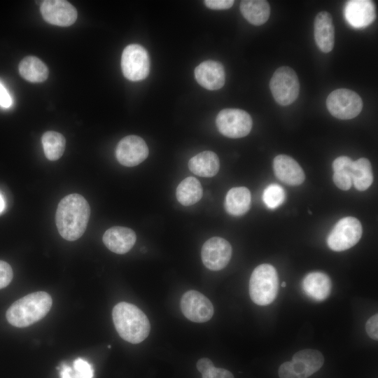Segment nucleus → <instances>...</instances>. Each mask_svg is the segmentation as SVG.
I'll list each match as a JSON object with an SVG mask.
<instances>
[{
    "label": "nucleus",
    "instance_id": "obj_8",
    "mask_svg": "<svg viewBox=\"0 0 378 378\" xmlns=\"http://www.w3.org/2000/svg\"><path fill=\"white\" fill-rule=\"evenodd\" d=\"M363 101L354 91L346 88L337 89L326 99L328 111L334 117L349 120L356 117L362 111Z\"/></svg>",
    "mask_w": 378,
    "mask_h": 378
},
{
    "label": "nucleus",
    "instance_id": "obj_37",
    "mask_svg": "<svg viewBox=\"0 0 378 378\" xmlns=\"http://www.w3.org/2000/svg\"><path fill=\"white\" fill-rule=\"evenodd\" d=\"M5 203L2 195L0 194V213H1L4 209Z\"/></svg>",
    "mask_w": 378,
    "mask_h": 378
},
{
    "label": "nucleus",
    "instance_id": "obj_15",
    "mask_svg": "<svg viewBox=\"0 0 378 378\" xmlns=\"http://www.w3.org/2000/svg\"><path fill=\"white\" fill-rule=\"evenodd\" d=\"M197 83L209 90L221 88L225 80V69L221 63L214 60H206L195 69Z\"/></svg>",
    "mask_w": 378,
    "mask_h": 378
},
{
    "label": "nucleus",
    "instance_id": "obj_14",
    "mask_svg": "<svg viewBox=\"0 0 378 378\" xmlns=\"http://www.w3.org/2000/svg\"><path fill=\"white\" fill-rule=\"evenodd\" d=\"M41 13L43 19L50 24L68 27L77 19L75 7L64 0H46L41 6Z\"/></svg>",
    "mask_w": 378,
    "mask_h": 378
},
{
    "label": "nucleus",
    "instance_id": "obj_20",
    "mask_svg": "<svg viewBox=\"0 0 378 378\" xmlns=\"http://www.w3.org/2000/svg\"><path fill=\"white\" fill-rule=\"evenodd\" d=\"M302 287L305 294L318 302L325 300L331 292L330 277L321 272L307 274L302 280Z\"/></svg>",
    "mask_w": 378,
    "mask_h": 378
},
{
    "label": "nucleus",
    "instance_id": "obj_11",
    "mask_svg": "<svg viewBox=\"0 0 378 378\" xmlns=\"http://www.w3.org/2000/svg\"><path fill=\"white\" fill-rule=\"evenodd\" d=\"M231 256L230 244L219 237L209 239L202 247V262L206 268L213 271H218L225 267Z\"/></svg>",
    "mask_w": 378,
    "mask_h": 378
},
{
    "label": "nucleus",
    "instance_id": "obj_31",
    "mask_svg": "<svg viewBox=\"0 0 378 378\" xmlns=\"http://www.w3.org/2000/svg\"><path fill=\"white\" fill-rule=\"evenodd\" d=\"M13 273L10 265L0 260V289L6 287L13 279Z\"/></svg>",
    "mask_w": 378,
    "mask_h": 378
},
{
    "label": "nucleus",
    "instance_id": "obj_9",
    "mask_svg": "<svg viewBox=\"0 0 378 378\" xmlns=\"http://www.w3.org/2000/svg\"><path fill=\"white\" fill-rule=\"evenodd\" d=\"M121 68L124 76L132 81L146 78L150 71V59L146 50L133 43L125 48L121 56Z\"/></svg>",
    "mask_w": 378,
    "mask_h": 378
},
{
    "label": "nucleus",
    "instance_id": "obj_36",
    "mask_svg": "<svg viewBox=\"0 0 378 378\" xmlns=\"http://www.w3.org/2000/svg\"><path fill=\"white\" fill-rule=\"evenodd\" d=\"M196 366L198 371L202 374L211 368L214 367V365L210 359L202 358L197 362Z\"/></svg>",
    "mask_w": 378,
    "mask_h": 378
},
{
    "label": "nucleus",
    "instance_id": "obj_29",
    "mask_svg": "<svg viewBox=\"0 0 378 378\" xmlns=\"http://www.w3.org/2000/svg\"><path fill=\"white\" fill-rule=\"evenodd\" d=\"M93 368L85 360L78 358L74 361L73 368L62 364L59 368L60 378H93Z\"/></svg>",
    "mask_w": 378,
    "mask_h": 378
},
{
    "label": "nucleus",
    "instance_id": "obj_2",
    "mask_svg": "<svg viewBox=\"0 0 378 378\" xmlns=\"http://www.w3.org/2000/svg\"><path fill=\"white\" fill-rule=\"evenodd\" d=\"M112 317L119 335L132 344H139L149 335L150 326L146 315L136 306L121 302L113 309Z\"/></svg>",
    "mask_w": 378,
    "mask_h": 378
},
{
    "label": "nucleus",
    "instance_id": "obj_27",
    "mask_svg": "<svg viewBox=\"0 0 378 378\" xmlns=\"http://www.w3.org/2000/svg\"><path fill=\"white\" fill-rule=\"evenodd\" d=\"M352 184L360 191L367 190L372 183L373 174L370 162L361 158L354 161L351 171Z\"/></svg>",
    "mask_w": 378,
    "mask_h": 378
},
{
    "label": "nucleus",
    "instance_id": "obj_30",
    "mask_svg": "<svg viewBox=\"0 0 378 378\" xmlns=\"http://www.w3.org/2000/svg\"><path fill=\"white\" fill-rule=\"evenodd\" d=\"M286 192L278 184H270L263 191L262 200L272 209L279 206L285 200Z\"/></svg>",
    "mask_w": 378,
    "mask_h": 378
},
{
    "label": "nucleus",
    "instance_id": "obj_21",
    "mask_svg": "<svg viewBox=\"0 0 378 378\" xmlns=\"http://www.w3.org/2000/svg\"><path fill=\"white\" fill-rule=\"evenodd\" d=\"M190 170L202 177L215 176L220 168L218 155L210 150H205L193 156L188 162Z\"/></svg>",
    "mask_w": 378,
    "mask_h": 378
},
{
    "label": "nucleus",
    "instance_id": "obj_19",
    "mask_svg": "<svg viewBox=\"0 0 378 378\" xmlns=\"http://www.w3.org/2000/svg\"><path fill=\"white\" fill-rule=\"evenodd\" d=\"M314 35L318 48L323 52H330L335 44V27L331 15L318 13L314 20Z\"/></svg>",
    "mask_w": 378,
    "mask_h": 378
},
{
    "label": "nucleus",
    "instance_id": "obj_38",
    "mask_svg": "<svg viewBox=\"0 0 378 378\" xmlns=\"http://www.w3.org/2000/svg\"><path fill=\"white\" fill-rule=\"evenodd\" d=\"M286 282L283 281V282L281 283V286L284 288V287H286Z\"/></svg>",
    "mask_w": 378,
    "mask_h": 378
},
{
    "label": "nucleus",
    "instance_id": "obj_12",
    "mask_svg": "<svg viewBox=\"0 0 378 378\" xmlns=\"http://www.w3.org/2000/svg\"><path fill=\"white\" fill-rule=\"evenodd\" d=\"M181 309L188 320L195 323L206 322L214 314L211 302L205 295L194 290H188L183 295Z\"/></svg>",
    "mask_w": 378,
    "mask_h": 378
},
{
    "label": "nucleus",
    "instance_id": "obj_7",
    "mask_svg": "<svg viewBox=\"0 0 378 378\" xmlns=\"http://www.w3.org/2000/svg\"><path fill=\"white\" fill-rule=\"evenodd\" d=\"M363 233L360 221L351 216L340 219L330 231L327 244L334 251H343L356 245Z\"/></svg>",
    "mask_w": 378,
    "mask_h": 378
},
{
    "label": "nucleus",
    "instance_id": "obj_22",
    "mask_svg": "<svg viewBox=\"0 0 378 378\" xmlns=\"http://www.w3.org/2000/svg\"><path fill=\"white\" fill-rule=\"evenodd\" d=\"M251 195L246 187L231 188L227 193L225 200V208L227 212L232 216H241L250 209Z\"/></svg>",
    "mask_w": 378,
    "mask_h": 378
},
{
    "label": "nucleus",
    "instance_id": "obj_34",
    "mask_svg": "<svg viewBox=\"0 0 378 378\" xmlns=\"http://www.w3.org/2000/svg\"><path fill=\"white\" fill-rule=\"evenodd\" d=\"M204 2L209 8L214 10L228 9L234 3L233 0H205Z\"/></svg>",
    "mask_w": 378,
    "mask_h": 378
},
{
    "label": "nucleus",
    "instance_id": "obj_5",
    "mask_svg": "<svg viewBox=\"0 0 378 378\" xmlns=\"http://www.w3.org/2000/svg\"><path fill=\"white\" fill-rule=\"evenodd\" d=\"M324 363L323 354L315 349L296 352L290 361L282 363L279 368L280 378H308L319 370Z\"/></svg>",
    "mask_w": 378,
    "mask_h": 378
},
{
    "label": "nucleus",
    "instance_id": "obj_10",
    "mask_svg": "<svg viewBox=\"0 0 378 378\" xmlns=\"http://www.w3.org/2000/svg\"><path fill=\"white\" fill-rule=\"evenodd\" d=\"M216 125L219 132L230 138H241L251 130L253 121L251 115L239 108H225L216 117Z\"/></svg>",
    "mask_w": 378,
    "mask_h": 378
},
{
    "label": "nucleus",
    "instance_id": "obj_1",
    "mask_svg": "<svg viewBox=\"0 0 378 378\" xmlns=\"http://www.w3.org/2000/svg\"><path fill=\"white\" fill-rule=\"evenodd\" d=\"M90 215V205L82 195H66L59 202L55 214L59 234L68 241L79 239L86 230Z\"/></svg>",
    "mask_w": 378,
    "mask_h": 378
},
{
    "label": "nucleus",
    "instance_id": "obj_23",
    "mask_svg": "<svg viewBox=\"0 0 378 378\" xmlns=\"http://www.w3.org/2000/svg\"><path fill=\"white\" fill-rule=\"evenodd\" d=\"M240 11L248 22L259 26L269 19L270 7L265 0H244L240 3Z\"/></svg>",
    "mask_w": 378,
    "mask_h": 378
},
{
    "label": "nucleus",
    "instance_id": "obj_28",
    "mask_svg": "<svg viewBox=\"0 0 378 378\" xmlns=\"http://www.w3.org/2000/svg\"><path fill=\"white\" fill-rule=\"evenodd\" d=\"M41 142L45 155L49 160H57L63 155L66 141L62 134L55 131H48L43 134Z\"/></svg>",
    "mask_w": 378,
    "mask_h": 378
},
{
    "label": "nucleus",
    "instance_id": "obj_26",
    "mask_svg": "<svg viewBox=\"0 0 378 378\" xmlns=\"http://www.w3.org/2000/svg\"><path fill=\"white\" fill-rule=\"evenodd\" d=\"M354 161L347 156H340L332 162L333 181L341 190H348L352 186L351 171Z\"/></svg>",
    "mask_w": 378,
    "mask_h": 378
},
{
    "label": "nucleus",
    "instance_id": "obj_16",
    "mask_svg": "<svg viewBox=\"0 0 378 378\" xmlns=\"http://www.w3.org/2000/svg\"><path fill=\"white\" fill-rule=\"evenodd\" d=\"M273 170L279 180L289 186H299L305 178L304 171L300 164L286 155H279L274 158Z\"/></svg>",
    "mask_w": 378,
    "mask_h": 378
},
{
    "label": "nucleus",
    "instance_id": "obj_25",
    "mask_svg": "<svg viewBox=\"0 0 378 378\" xmlns=\"http://www.w3.org/2000/svg\"><path fill=\"white\" fill-rule=\"evenodd\" d=\"M202 192L200 181L195 177L189 176L178 184L176 195L177 200L182 205L190 206L200 201Z\"/></svg>",
    "mask_w": 378,
    "mask_h": 378
},
{
    "label": "nucleus",
    "instance_id": "obj_35",
    "mask_svg": "<svg viewBox=\"0 0 378 378\" xmlns=\"http://www.w3.org/2000/svg\"><path fill=\"white\" fill-rule=\"evenodd\" d=\"M11 104L12 99L8 92L0 82V105L4 108H8Z\"/></svg>",
    "mask_w": 378,
    "mask_h": 378
},
{
    "label": "nucleus",
    "instance_id": "obj_13",
    "mask_svg": "<svg viewBox=\"0 0 378 378\" xmlns=\"http://www.w3.org/2000/svg\"><path fill=\"white\" fill-rule=\"evenodd\" d=\"M148 153V148L144 140L136 135L122 138L115 149L118 161L126 167L138 165L147 158Z\"/></svg>",
    "mask_w": 378,
    "mask_h": 378
},
{
    "label": "nucleus",
    "instance_id": "obj_32",
    "mask_svg": "<svg viewBox=\"0 0 378 378\" xmlns=\"http://www.w3.org/2000/svg\"><path fill=\"white\" fill-rule=\"evenodd\" d=\"M202 378H234L227 370L213 367L202 374Z\"/></svg>",
    "mask_w": 378,
    "mask_h": 378
},
{
    "label": "nucleus",
    "instance_id": "obj_18",
    "mask_svg": "<svg viewBox=\"0 0 378 378\" xmlns=\"http://www.w3.org/2000/svg\"><path fill=\"white\" fill-rule=\"evenodd\" d=\"M136 240L135 232L129 227L115 226L108 229L103 235V242L112 252L127 253Z\"/></svg>",
    "mask_w": 378,
    "mask_h": 378
},
{
    "label": "nucleus",
    "instance_id": "obj_6",
    "mask_svg": "<svg viewBox=\"0 0 378 378\" xmlns=\"http://www.w3.org/2000/svg\"><path fill=\"white\" fill-rule=\"evenodd\" d=\"M270 88L275 101L281 106L294 102L300 92V83L295 71L288 66L278 68L270 81Z\"/></svg>",
    "mask_w": 378,
    "mask_h": 378
},
{
    "label": "nucleus",
    "instance_id": "obj_17",
    "mask_svg": "<svg viewBox=\"0 0 378 378\" xmlns=\"http://www.w3.org/2000/svg\"><path fill=\"white\" fill-rule=\"evenodd\" d=\"M344 12L346 21L356 28L370 25L376 18L374 4L369 0L349 1Z\"/></svg>",
    "mask_w": 378,
    "mask_h": 378
},
{
    "label": "nucleus",
    "instance_id": "obj_33",
    "mask_svg": "<svg viewBox=\"0 0 378 378\" xmlns=\"http://www.w3.org/2000/svg\"><path fill=\"white\" fill-rule=\"evenodd\" d=\"M378 314L371 316L366 322L365 330L368 336L374 340H378Z\"/></svg>",
    "mask_w": 378,
    "mask_h": 378
},
{
    "label": "nucleus",
    "instance_id": "obj_3",
    "mask_svg": "<svg viewBox=\"0 0 378 378\" xmlns=\"http://www.w3.org/2000/svg\"><path fill=\"white\" fill-rule=\"evenodd\" d=\"M50 295L44 291L28 294L13 302L6 312L10 324L18 328L27 327L41 320L52 307Z\"/></svg>",
    "mask_w": 378,
    "mask_h": 378
},
{
    "label": "nucleus",
    "instance_id": "obj_4",
    "mask_svg": "<svg viewBox=\"0 0 378 378\" xmlns=\"http://www.w3.org/2000/svg\"><path fill=\"white\" fill-rule=\"evenodd\" d=\"M279 290V276L276 269L270 264H261L253 271L249 281V295L258 305L271 304Z\"/></svg>",
    "mask_w": 378,
    "mask_h": 378
},
{
    "label": "nucleus",
    "instance_id": "obj_24",
    "mask_svg": "<svg viewBox=\"0 0 378 378\" xmlns=\"http://www.w3.org/2000/svg\"><path fill=\"white\" fill-rule=\"evenodd\" d=\"M19 73L25 80L31 83H41L48 77L47 66L38 57L27 56L19 64Z\"/></svg>",
    "mask_w": 378,
    "mask_h": 378
}]
</instances>
